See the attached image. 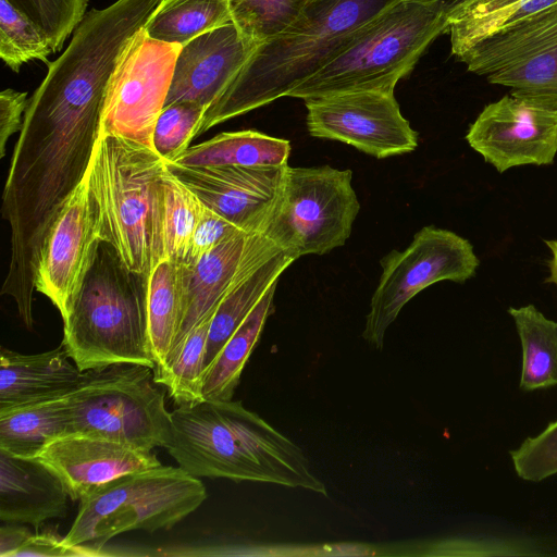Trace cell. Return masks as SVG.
I'll return each instance as SVG.
<instances>
[{
  "mask_svg": "<svg viewBox=\"0 0 557 557\" xmlns=\"http://www.w3.org/2000/svg\"><path fill=\"white\" fill-rule=\"evenodd\" d=\"M165 448L196 478L272 483L327 495L302 449L240 401L178 406L171 412Z\"/></svg>",
  "mask_w": 557,
  "mask_h": 557,
  "instance_id": "cell-1",
  "label": "cell"
},
{
  "mask_svg": "<svg viewBox=\"0 0 557 557\" xmlns=\"http://www.w3.org/2000/svg\"><path fill=\"white\" fill-rule=\"evenodd\" d=\"M397 1H313L287 28L257 46L226 91L207 110L199 135L287 97Z\"/></svg>",
  "mask_w": 557,
  "mask_h": 557,
  "instance_id": "cell-2",
  "label": "cell"
},
{
  "mask_svg": "<svg viewBox=\"0 0 557 557\" xmlns=\"http://www.w3.org/2000/svg\"><path fill=\"white\" fill-rule=\"evenodd\" d=\"M81 371L117 363L154 369L146 313V277L102 242L76 301L63 321V341Z\"/></svg>",
  "mask_w": 557,
  "mask_h": 557,
  "instance_id": "cell-3",
  "label": "cell"
},
{
  "mask_svg": "<svg viewBox=\"0 0 557 557\" xmlns=\"http://www.w3.org/2000/svg\"><path fill=\"white\" fill-rule=\"evenodd\" d=\"M447 32L448 9L442 1L399 0L287 97L307 100L359 90L394 92L426 48Z\"/></svg>",
  "mask_w": 557,
  "mask_h": 557,
  "instance_id": "cell-4",
  "label": "cell"
},
{
  "mask_svg": "<svg viewBox=\"0 0 557 557\" xmlns=\"http://www.w3.org/2000/svg\"><path fill=\"white\" fill-rule=\"evenodd\" d=\"M166 168L153 148L100 132L87 180L100 227L123 263L146 277L149 273V216L152 189Z\"/></svg>",
  "mask_w": 557,
  "mask_h": 557,
  "instance_id": "cell-5",
  "label": "cell"
},
{
  "mask_svg": "<svg viewBox=\"0 0 557 557\" xmlns=\"http://www.w3.org/2000/svg\"><path fill=\"white\" fill-rule=\"evenodd\" d=\"M207 498L198 478L184 469L160 465L121 475L79 500L63 542L101 549L128 531L169 530Z\"/></svg>",
  "mask_w": 557,
  "mask_h": 557,
  "instance_id": "cell-6",
  "label": "cell"
},
{
  "mask_svg": "<svg viewBox=\"0 0 557 557\" xmlns=\"http://www.w3.org/2000/svg\"><path fill=\"white\" fill-rule=\"evenodd\" d=\"M65 398L72 433L147 451L169 443L171 412L149 367L117 363L85 371Z\"/></svg>",
  "mask_w": 557,
  "mask_h": 557,
  "instance_id": "cell-7",
  "label": "cell"
},
{
  "mask_svg": "<svg viewBox=\"0 0 557 557\" xmlns=\"http://www.w3.org/2000/svg\"><path fill=\"white\" fill-rule=\"evenodd\" d=\"M351 181L349 169L287 165L281 189L256 231L295 260L344 246L360 210Z\"/></svg>",
  "mask_w": 557,
  "mask_h": 557,
  "instance_id": "cell-8",
  "label": "cell"
},
{
  "mask_svg": "<svg viewBox=\"0 0 557 557\" xmlns=\"http://www.w3.org/2000/svg\"><path fill=\"white\" fill-rule=\"evenodd\" d=\"M479 263L466 238L434 225L422 227L405 250H392L381 260L383 271L371 298L363 339L382 349L388 326L412 297L441 281L466 282Z\"/></svg>",
  "mask_w": 557,
  "mask_h": 557,
  "instance_id": "cell-9",
  "label": "cell"
},
{
  "mask_svg": "<svg viewBox=\"0 0 557 557\" xmlns=\"http://www.w3.org/2000/svg\"><path fill=\"white\" fill-rule=\"evenodd\" d=\"M467 71L530 103L557 111V1L475 45Z\"/></svg>",
  "mask_w": 557,
  "mask_h": 557,
  "instance_id": "cell-10",
  "label": "cell"
},
{
  "mask_svg": "<svg viewBox=\"0 0 557 557\" xmlns=\"http://www.w3.org/2000/svg\"><path fill=\"white\" fill-rule=\"evenodd\" d=\"M182 46L149 37L145 28L131 41L112 75L101 116V132L153 148ZM154 149V148H153Z\"/></svg>",
  "mask_w": 557,
  "mask_h": 557,
  "instance_id": "cell-11",
  "label": "cell"
},
{
  "mask_svg": "<svg viewBox=\"0 0 557 557\" xmlns=\"http://www.w3.org/2000/svg\"><path fill=\"white\" fill-rule=\"evenodd\" d=\"M304 101L313 137L342 141L377 159L418 146V133L403 116L394 92L359 90Z\"/></svg>",
  "mask_w": 557,
  "mask_h": 557,
  "instance_id": "cell-12",
  "label": "cell"
},
{
  "mask_svg": "<svg viewBox=\"0 0 557 557\" xmlns=\"http://www.w3.org/2000/svg\"><path fill=\"white\" fill-rule=\"evenodd\" d=\"M101 243L86 173L52 220L36 268V292L50 299L63 321L76 301Z\"/></svg>",
  "mask_w": 557,
  "mask_h": 557,
  "instance_id": "cell-13",
  "label": "cell"
},
{
  "mask_svg": "<svg viewBox=\"0 0 557 557\" xmlns=\"http://www.w3.org/2000/svg\"><path fill=\"white\" fill-rule=\"evenodd\" d=\"M466 139L499 173L518 165L552 164L557 154V111L508 94L483 108Z\"/></svg>",
  "mask_w": 557,
  "mask_h": 557,
  "instance_id": "cell-14",
  "label": "cell"
},
{
  "mask_svg": "<svg viewBox=\"0 0 557 557\" xmlns=\"http://www.w3.org/2000/svg\"><path fill=\"white\" fill-rule=\"evenodd\" d=\"M287 165L191 166L166 161L168 169L207 207L248 232L260 226Z\"/></svg>",
  "mask_w": 557,
  "mask_h": 557,
  "instance_id": "cell-15",
  "label": "cell"
},
{
  "mask_svg": "<svg viewBox=\"0 0 557 557\" xmlns=\"http://www.w3.org/2000/svg\"><path fill=\"white\" fill-rule=\"evenodd\" d=\"M256 48L233 22L189 40L178 52L165 106L189 102L208 110L226 91Z\"/></svg>",
  "mask_w": 557,
  "mask_h": 557,
  "instance_id": "cell-16",
  "label": "cell"
},
{
  "mask_svg": "<svg viewBox=\"0 0 557 557\" xmlns=\"http://www.w3.org/2000/svg\"><path fill=\"white\" fill-rule=\"evenodd\" d=\"M33 458L61 479L72 500L83 499L121 475L161 465L152 450L82 433L53 438Z\"/></svg>",
  "mask_w": 557,
  "mask_h": 557,
  "instance_id": "cell-17",
  "label": "cell"
},
{
  "mask_svg": "<svg viewBox=\"0 0 557 557\" xmlns=\"http://www.w3.org/2000/svg\"><path fill=\"white\" fill-rule=\"evenodd\" d=\"M70 495L61 479L34 458L0 450V520L39 528L64 518Z\"/></svg>",
  "mask_w": 557,
  "mask_h": 557,
  "instance_id": "cell-18",
  "label": "cell"
},
{
  "mask_svg": "<svg viewBox=\"0 0 557 557\" xmlns=\"http://www.w3.org/2000/svg\"><path fill=\"white\" fill-rule=\"evenodd\" d=\"M250 232H240L222 242L199 260L181 267L183 310L174 345L162 368L164 370L190 331L214 310L238 277Z\"/></svg>",
  "mask_w": 557,
  "mask_h": 557,
  "instance_id": "cell-19",
  "label": "cell"
},
{
  "mask_svg": "<svg viewBox=\"0 0 557 557\" xmlns=\"http://www.w3.org/2000/svg\"><path fill=\"white\" fill-rule=\"evenodd\" d=\"M64 345L52 350L24 355L0 349V409L64 396L83 380Z\"/></svg>",
  "mask_w": 557,
  "mask_h": 557,
  "instance_id": "cell-20",
  "label": "cell"
},
{
  "mask_svg": "<svg viewBox=\"0 0 557 557\" xmlns=\"http://www.w3.org/2000/svg\"><path fill=\"white\" fill-rule=\"evenodd\" d=\"M202 205L196 194L166 166L152 189L149 216L150 270L163 260L178 264L184 261Z\"/></svg>",
  "mask_w": 557,
  "mask_h": 557,
  "instance_id": "cell-21",
  "label": "cell"
},
{
  "mask_svg": "<svg viewBox=\"0 0 557 557\" xmlns=\"http://www.w3.org/2000/svg\"><path fill=\"white\" fill-rule=\"evenodd\" d=\"M72 433L65 395L0 409V450L33 458L50 441Z\"/></svg>",
  "mask_w": 557,
  "mask_h": 557,
  "instance_id": "cell-22",
  "label": "cell"
},
{
  "mask_svg": "<svg viewBox=\"0 0 557 557\" xmlns=\"http://www.w3.org/2000/svg\"><path fill=\"white\" fill-rule=\"evenodd\" d=\"M290 143L255 129L224 132L201 144L189 146L169 162L182 165H285ZM168 161V160H166Z\"/></svg>",
  "mask_w": 557,
  "mask_h": 557,
  "instance_id": "cell-23",
  "label": "cell"
},
{
  "mask_svg": "<svg viewBox=\"0 0 557 557\" xmlns=\"http://www.w3.org/2000/svg\"><path fill=\"white\" fill-rule=\"evenodd\" d=\"M274 283L203 370V400H232L240 375L258 343L267 319L274 311Z\"/></svg>",
  "mask_w": 557,
  "mask_h": 557,
  "instance_id": "cell-24",
  "label": "cell"
},
{
  "mask_svg": "<svg viewBox=\"0 0 557 557\" xmlns=\"http://www.w3.org/2000/svg\"><path fill=\"white\" fill-rule=\"evenodd\" d=\"M181 267L172 260L157 263L146 276L147 333L154 370L162 368L182 320Z\"/></svg>",
  "mask_w": 557,
  "mask_h": 557,
  "instance_id": "cell-25",
  "label": "cell"
},
{
  "mask_svg": "<svg viewBox=\"0 0 557 557\" xmlns=\"http://www.w3.org/2000/svg\"><path fill=\"white\" fill-rule=\"evenodd\" d=\"M522 348L520 388L535 391L557 385V322L533 305L510 307Z\"/></svg>",
  "mask_w": 557,
  "mask_h": 557,
  "instance_id": "cell-26",
  "label": "cell"
},
{
  "mask_svg": "<svg viewBox=\"0 0 557 557\" xmlns=\"http://www.w3.org/2000/svg\"><path fill=\"white\" fill-rule=\"evenodd\" d=\"M231 22L228 0H162L145 32L153 39L183 46Z\"/></svg>",
  "mask_w": 557,
  "mask_h": 557,
  "instance_id": "cell-27",
  "label": "cell"
},
{
  "mask_svg": "<svg viewBox=\"0 0 557 557\" xmlns=\"http://www.w3.org/2000/svg\"><path fill=\"white\" fill-rule=\"evenodd\" d=\"M218 308V307H216ZM210 311L186 336L169 366L154 373V381L168 389L177 406L195 405L202 398V373L210 323Z\"/></svg>",
  "mask_w": 557,
  "mask_h": 557,
  "instance_id": "cell-28",
  "label": "cell"
},
{
  "mask_svg": "<svg viewBox=\"0 0 557 557\" xmlns=\"http://www.w3.org/2000/svg\"><path fill=\"white\" fill-rule=\"evenodd\" d=\"M315 0H228L232 22L250 44L259 46L287 28Z\"/></svg>",
  "mask_w": 557,
  "mask_h": 557,
  "instance_id": "cell-29",
  "label": "cell"
},
{
  "mask_svg": "<svg viewBox=\"0 0 557 557\" xmlns=\"http://www.w3.org/2000/svg\"><path fill=\"white\" fill-rule=\"evenodd\" d=\"M51 52L40 27L9 0H0V57L5 65L18 72L32 60L47 61Z\"/></svg>",
  "mask_w": 557,
  "mask_h": 557,
  "instance_id": "cell-30",
  "label": "cell"
},
{
  "mask_svg": "<svg viewBox=\"0 0 557 557\" xmlns=\"http://www.w3.org/2000/svg\"><path fill=\"white\" fill-rule=\"evenodd\" d=\"M207 109L189 102L165 106L153 132V148L170 161L178 157L199 135Z\"/></svg>",
  "mask_w": 557,
  "mask_h": 557,
  "instance_id": "cell-31",
  "label": "cell"
},
{
  "mask_svg": "<svg viewBox=\"0 0 557 557\" xmlns=\"http://www.w3.org/2000/svg\"><path fill=\"white\" fill-rule=\"evenodd\" d=\"M47 35L53 52L60 50L86 14L88 0H9Z\"/></svg>",
  "mask_w": 557,
  "mask_h": 557,
  "instance_id": "cell-32",
  "label": "cell"
},
{
  "mask_svg": "<svg viewBox=\"0 0 557 557\" xmlns=\"http://www.w3.org/2000/svg\"><path fill=\"white\" fill-rule=\"evenodd\" d=\"M510 458L516 473L524 481L540 482L557 474V420L511 450Z\"/></svg>",
  "mask_w": 557,
  "mask_h": 557,
  "instance_id": "cell-33",
  "label": "cell"
},
{
  "mask_svg": "<svg viewBox=\"0 0 557 557\" xmlns=\"http://www.w3.org/2000/svg\"><path fill=\"white\" fill-rule=\"evenodd\" d=\"M240 232L248 231L228 221L203 203L190 237L187 255L181 264H193L215 246Z\"/></svg>",
  "mask_w": 557,
  "mask_h": 557,
  "instance_id": "cell-34",
  "label": "cell"
},
{
  "mask_svg": "<svg viewBox=\"0 0 557 557\" xmlns=\"http://www.w3.org/2000/svg\"><path fill=\"white\" fill-rule=\"evenodd\" d=\"M103 555L101 549L89 545H67L54 531L33 533L14 557H83Z\"/></svg>",
  "mask_w": 557,
  "mask_h": 557,
  "instance_id": "cell-35",
  "label": "cell"
},
{
  "mask_svg": "<svg viewBox=\"0 0 557 557\" xmlns=\"http://www.w3.org/2000/svg\"><path fill=\"white\" fill-rule=\"evenodd\" d=\"M28 106L27 94L4 89L0 94V157L5 154L7 140L22 129Z\"/></svg>",
  "mask_w": 557,
  "mask_h": 557,
  "instance_id": "cell-36",
  "label": "cell"
},
{
  "mask_svg": "<svg viewBox=\"0 0 557 557\" xmlns=\"http://www.w3.org/2000/svg\"><path fill=\"white\" fill-rule=\"evenodd\" d=\"M0 528V557H14L33 533L21 523L2 522Z\"/></svg>",
  "mask_w": 557,
  "mask_h": 557,
  "instance_id": "cell-37",
  "label": "cell"
},
{
  "mask_svg": "<svg viewBox=\"0 0 557 557\" xmlns=\"http://www.w3.org/2000/svg\"><path fill=\"white\" fill-rule=\"evenodd\" d=\"M545 244L552 251V259L549 261V276L546 282L554 283L557 286V240H545Z\"/></svg>",
  "mask_w": 557,
  "mask_h": 557,
  "instance_id": "cell-38",
  "label": "cell"
},
{
  "mask_svg": "<svg viewBox=\"0 0 557 557\" xmlns=\"http://www.w3.org/2000/svg\"><path fill=\"white\" fill-rule=\"evenodd\" d=\"M440 1H442L449 10L453 5H455L456 3H458L462 0H440Z\"/></svg>",
  "mask_w": 557,
  "mask_h": 557,
  "instance_id": "cell-39",
  "label": "cell"
}]
</instances>
